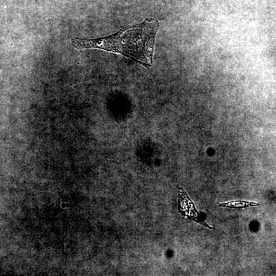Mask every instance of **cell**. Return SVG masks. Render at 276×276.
I'll list each match as a JSON object with an SVG mask.
<instances>
[{"label": "cell", "mask_w": 276, "mask_h": 276, "mask_svg": "<svg viewBox=\"0 0 276 276\" xmlns=\"http://www.w3.org/2000/svg\"><path fill=\"white\" fill-rule=\"evenodd\" d=\"M159 21L147 18L143 22L128 25L117 33L95 39H72V45L81 50L95 48L118 53L134 60L146 68L153 63V54Z\"/></svg>", "instance_id": "obj_1"}, {"label": "cell", "mask_w": 276, "mask_h": 276, "mask_svg": "<svg viewBox=\"0 0 276 276\" xmlns=\"http://www.w3.org/2000/svg\"><path fill=\"white\" fill-rule=\"evenodd\" d=\"M219 206L234 209H242L249 206H256L259 205L258 203L245 201H231L226 203H219Z\"/></svg>", "instance_id": "obj_2"}]
</instances>
